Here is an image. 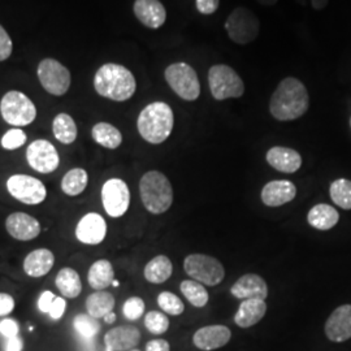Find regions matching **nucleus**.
Masks as SVG:
<instances>
[{
  "label": "nucleus",
  "instance_id": "nucleus-1",
  "mask_svg": "<svg viewBox=\"0 0 351 351\" xmlns=\"http://www.w3.org/2000/svg\"><path fill=\"white\" fill-rule=\"evenodd\" d=\"M310 107L307 88L300 80H282L269 101V112L278 121H291L302 117Z\"/></svg>",
  "mask_w": 351,
  "mask_h": 351
},
{
  "label": "nucleus",
  "instance_id": "nucleus-2",
  "mask_svg": "<svg viewBox=\"0 0 351 351\" xmlns=\"http://www.w3.org/2000/svg\"><path fill=\"white\" fill-rule=\"evenodd\" d=\"M95 91L107 99L125 101L130 99L137 88L133 73L123 65L108 63L101 65L94 77Z\"/></svg>",
  "mask_w": 351,
  "mask_h": 351
},
{
  "label": "nucleus",
  "instance_id": "nucleus-3",
  "mask_svg": "<svg viewBox=\"0 0 351 351\" xmlns=\"http://www.w3.org/2000/svg\"><path fill=\"white\" fill-rule=\"evenodd\" d=\"M175 125L172 108L164 101H154L146 106L137 120L141 137L151 145H160L171 136Z\"/></svg>",
  "mask_w": 351,
  "mask_h": 351
},
{
  "label": "nucleus",
  "instance_id": "nucleus-4",
  "mask_svg": "<svg viewBox=\"0 0 351 351\" xmlns=\"http://www.w3.org/2000/svg\"><path fill=\"white\" fill-rule=\"evenodd\" d=\"M139 195L143 207L152 215L167 213L173 203V189L167 176L150 171L139 181Z\"/></svg>",
  "mask_w": 351,
  "mask_h": 351
},
{
  "label": "nucleus",
  "instance_id": "nucleus-5",
  "mask_svg": "<svg viewBox=\"0 0 351 351\" xmlns=\"http://www.w3.org/2000/svg\"><path fill=\"white\" fill-rule=\"evenodd\" d=\"M208 85L216 101L241 98L245 85L239 73L226 64H216L208 71Z\"/></svg>",
  "mask_w": 351,
  "mask_h": 351
},
{
  "label": "nucleus",
  "instance_id": "nucleus-6",
  "mask_svg": "<svg viewBox=\"0 0 351 351\" xmlns=\"http://www.w3.org/2000/svg\"><path fill=\"white\" fill-rule=\"evenodd\" d=\"M169 88L184 101H197L201 95V84L197 72L186 63L171 64L165 72Z\"/></svg>",
  "mask_w": 351,
  "mask_h": 351
},
{
  "label": "nucleus",
  "instance_id": "nucleus-7",
  "mask_svg": "<svg viewBox=\"0 0 351 351\" xmlns=\"http://www.w3.org/2000/svg\"><path fill=\"white\" fill-rule=\"evenodd\" d=\"M0 113L7 124L26 126L37 117L34 103L21 91H8L0 101Z\"/></svg>",
  "mask_w": 351,
  "mask_h": 351
},
{
  "label": "nucleus",
  "instance_id": "nucleus-8",
  "mask_svg": "<svg viewBox=\"0 0 351 351\" xmlns=\"http://www.w3.org/2000/svg\"><path fill=\"white\" fill-rule=\"evenodd\" d=\"M184 269L193 280L207 287L219 285L226 277V269L221 262L204 254H191L186 256Z\"/></svg>",
  "mask_w": 351,
  "mask_h": 351
},
{
  "label": "nucleus",
  "instance_id": "nucleus-9",
  "mask_svg": "<svg viewBox=\"0 0 351 351\" xmlns=\"http://www.w3.org/2000/svg\"><path fill=\"white\" fill-rule=\"evenodd\" d=\"M226 30L233 42L247 45L259 36L261 23L255 13L245 7H239L229 14L226 21Z\"/></svg>",
  "mask_w": 351,
  "mask_h": 351
},
{
  "label": "nucleus",
  "instance_id": "nucleus-10",
  "mask_svg": "<svg viewBox=\"0 0 351 351\" xmlns=\"http://www.w3.org/2000/svg\"><path fill=\"white\" fill-rule=\"evenodd\" d=\"M7 190L16 201L27 206H37L47 198V189L45 184L33 176H11L7 180Z\"/></svg>",
  "mask_w": 351,
  "mask_h": 351
},
{
  "label": "nucleus",
  "instance_id": "nucleus-11",
  "mask_svg": "<svg viewBox=\"0 0 351 351\" xmlns=\"http://www.w3.org/2000/svg\"><path fill=\"white\" fill-rule=\"evenodd\" d=\"M38 78L43 88L55 97H62L71 86L69 71L55 59H45L39 63Z\"/></svg>",
  "mask_w": 351,
  "mask_h": 351
},
{
  "label": "nucleus",
  "instance_id": "nucleus-12",
  "mask_svg": "<svg viewBox=\"0 0 351 351\" xmlns=\"http://www.w3.org/2000/svg\"><path fill=\"white\" fill-rule=\"evenodd\" d=\"M101 204L111 217L124 216L130 206V190L121 178H110L101 186Z\"/></svg>",
  "mask_w": 351,
  "mask_h": 351
},
{
  "label": "nucleus",
  "instance_id": "nucleus-13",
  "mask_svg": "<svg viewBox=\"0 0 351 351\" xmlns=\"http://www.w3.org/2000/svg\"><path fill=\"white\" fill-rule=\"evenodd\" d=\"M26 160L36 172L49 175L59 168L60 156L51 142L46 139H37L26 149Z\"/></svg>",
  "mask_w": 351,
  "mask_h": 351
},
{
  "label": "nucleus",
  "instance_id": "nucleus-14",
  "mask_svg": "<svg viewBox=\"0 0 351 351\" xmlns=\"http://www.w3.org/2000/svg\"><path fill=\"white\" fill-rule=\"evenodd\" d=\"M75 234V239L84 245H99L107 236V223L99 213H86L80 219Z\"/></svg>",
  "mask_w": 351,
  "mask_h": 351
},
{
  "label": "nucleus",
  "instance_id": "nucleus-15",
  "mask_svg": "<svg viewBox=\"0 0 351 351\" xmlns=\"http://www.w3.org/2000/svg\"><path fill=\"white\" fill-rule=\"evenodd\" d=\"M5 229L12 239L26 242L40 234V223L27 213H13L5 220Z\"/></svg>",
  "mask_w": 351,
  "mask_h": 351
},
{
  "label": "nucleus",
  "instance_id": "nucleus-16",
  "mask_svg": "<svg viewBox=\"0 0 351 351\" xmlns=\"http://www.w3.org/2000/svg\"><path fill=\"white\" fill-rule=\"evenodd\" d=\"M326 337L332 342H345L351 339V304L337 307L326 320Z\"/></svg>",
  "mask_w": 351,
  "mask_h": 351
},
{
  "label": "nucleus",
  "instance_id": "nucleus-17",
  "mask_svg": "<svg viewBox=\"0 0 351 351\" xmlns=\"http://www.w3.org/2000/svg\"><path fill=\"white\" fill-rule=\"evenodd\" d=\"M230 294L237 300H263L268 297V287L264 278L255 275L247 274L239 277L230 288Z\"/></svg>",
  "mask_w": 351,
  "mask_h": 351
},
{
  "label": "nucleus",
  "instance_id": "nucleus-18",
  "mask_svg": "<svg viewBox=\"0 0 351 351\" xmlns=\"http://www.w3.org/2000/svg\"><path fill=\"white\" fill-rule=\"evenodd\" d=\"M232 339V332L226 326H207L198 329L193 336V343L203 351H213L226 346Z\"/></svg>",
  "mask_w": 351,
  "mask_h": 351
},
{
  "label": "nucleus",
  "instance_id": "nucleus-19",
  "mask_svg": "<svg viewBox=\"0 0 351 351\" xmlns=\"http://www.w3.org/2000/svg\"><path fill=\"white\" fill-rule=\"evenodd\" d=\"M297 195L295 185L288 180H276L268 182L263 189L261 198L268 207H280L293 201Z\"/></svg>",
  "mask_w": 351,
  "mask_h": 351
},
{
  "label": "nucleus",
  "instance_id": "nucleus-20",
  "mask_svg": "<svg viewBox=\"0 0 351 351\" xmlns=\"http://www.w3.org/2000/svg\"><path fill=\"white\" fill-rule=\"evenodd\" d=\"M141 341L138 328L133 326H121L112 328L104 336L107 351H126L137 346Z\"/></svg>",
  "mask_w": 351,
  "mask_h": 351
},
{
  "label": "nucleus",
  "instance_id": "nucleus-21",
  "mask_svg": "<svg viewBox=\"0 0 351 351\" xmlns=\"http://www.w3.org/2000/svg\"><path fill=\"white\" fill-rule=\"evenodd\" d=\"M134 14L149 29H159L167 20V11L159 0H136Z\"/></svg>",
  "mask_w": 351,
  "mask_h": 351
},
{
  "label": "nucleus",
  "instance_id": "nucleus-22",
  "mask_svg": "<svg viewBox=\"0 0 351 351\" xmlns=\"http://www.w3.org/2000/svg\"><path fill=\"white\" fill-rule=\"evenodd\" d=\"M265 159L272 168L282 173H295L302 167L300 152L282 146H275L269 149L265 155Z\"/></svg>",
  "mask_w": 351,
  "mask_h": 351
},
{
  "label": "nucleus",
  "instance_id": "nucleus-23",
  "mask_svg": "<svg viewBox=\"0 0 351 351\" xmlns=\"http://www.w3.org/2000/svg\"><path fill=\"white\" fill-rule=\"evenodd\" d=\"M55 264V255L49 249H37L29 252L24 261V272L27 276L39 278L51 272Z\"/></svg>",
  "mask_w": 351,
  "mask_h": 351
},
{
  "label": "nucleus",
  "instance_id": "nucleus-24",
  "mask_svg": "<svg viewBox=\"0 0 351 351\" xmlns=\"http://www.w3.org/2000/svg\"><path fill=\"white\" fill-rule=\"evenodd\" d=\"M267 313V303L263 300H245L241 302L234 315V323L241 328H250L258 324Z\"/></svg>",
  "mask_w": 351,
  "mask_h": 351
},
{
  "label": "nucleus",
  "instance_id": "nucleus-25",
  "mask_svg": "<svg viewBox=\"0 0 351 351\" xmlns=\"http://www.w3.org/2000/svg\"><path fill=\"white\" fill-rule=\"evenodd\" d=\"M339 220V211L326 203L316 204L307 215L308 224L317 230H329L337 226Z\"/></svg>",
  "mask_w": 351,
  "mask_h": 351
},
{
  "label": "nucleus",
  "instance_id": "nucleus-26",
  "mask_svg": "<svg viewBox=\"0 0 351 351\" xmlns=\"http://www.w3.org/2000/svg\"><path fill=\"white\" fill-rule=\"evenodd\" d=\"M114 281L112 264L107 259H99L90 267L88 272V285L94 290H106Z\"/></svg>",
  "mask_w": 351,
  "mask_h": 351
},
{
  "label": "nucleus",
  "instance_id": "nucleus-27",
  "mask_svg": "<svg viewBox=\"0 0 351 351\" xmlns=\"http://www.w3.org/2000/svg\"><path fill=\"white\" fill-rule=\"evenodd\" d=\"M172 272L173 265L171 259L165 255H158L146 264L143 269V276L151 284H163L172 276Z\"/></svg>",
  "mask_w": 351,
  "mask_h": 351
},
{
  "label": "nucleus",
  "instance_id": "nucleus-28",
  "mask_svg": "<svg viewBox=\"0 0 351 351\" xmlns=\"http://www.w3.org/2000/svg\"><path fill=\"white\" fill-rule=\"evenodd\" d=\"M55 284L65 298H77L82 291L81 277L75 269L69 267H65L59 271L55 278Z\"/></svg>",
  "mask_w": 351,
  "mask_h": 351
},
{
  "label": "nucleus",
  "instance_id": "nucleus-29",
  "mask_svg": "<svg viewBox=\"0 0 351 351\" xmlns=\"http://www.w3.org/2000/svg\"><path fill=\"white\" fill-rule=\"evenodd\" d=\"M91 137L101 147L114 150L123 143L121 132L108 123H98L91 129Z\"/></svg>",
  "mask_w": 351,
  "mask_h": 351
},
{
  "label": "nucleus",
  "instance_id": "nucleus-30",
  "mask_svg": "<svg viewBox=\"0 0 351 351\" xmlns=\"http://www.w3.org/2000/svg\"><path fill=\"white\" fill-rule=\"evenodd\" d=\"M114 307V297L106 290H99L90 294L86 300V311L90 316L95 319L104 317L112 313Z\"/></svg>",
  "mask_w": 351,
  "mask_h": 351
},
{
  "label": "nucleus",
  "instance_id": "nucleus-31",
  "mask_svg": "<svg viewBox=\"0 0 351 351\" xmlns=\"http://www.w3.org/2000/svg\"><path fill=\"white\" fill-rule=\"evenodd\" d=\"M88 175L84 168H73L68 171L62 180V191L68 197H77L88 188Z\"/></svg>",
  "mask_w": 351,
  "mask_h": 351
},
{
  "label": "nucleus",
  "instance_id": "nucleus-32",
  "mask_svg": "<svg viewBox=\"0 0 351 351\" xmlns=\"http://www.w3.org/2000/svg\"><path fill=\"white\" fill-rule=\"evenodd\" d=\"M52 132L55 138L63 145H72L77 139V125L68 113H59L53 119Z\"/></svg>",
  "mask_w": 351,
  "mask_h": 351
},
{
  "label": "nucleus",
  "instance_id": "nucleus-33",
  "mask_svg": "<svg viewBox=\"0 0 351 351\" xmlns=\"http://www.w3.org/2000/svg\"><path fill=\"white\" fill-rule=\"evenodd\" d=\"M181 293L194 307L202 308L208 303V293L204 288V285L195 281V280H185L180 285Z\"/></svg>",
  "mask_w": 351,
  "mask_h": 351
},
{
  "label": "nucleus",
  "instance_id": "nucleus-34",
  "mask_svg": "<svg viewBox=\"0 0 351 351\" xmlns=\"http://www.w3.org/2000/svg\"><path fill=\"white\" fill-rule=\"evenodd\" d=\"M329 194L332 201L343 210H351V181L339 178L330 184Z\"/></svg>",
  "mask_w": 351,
  "mask_h": 351
},
{
  "label": "nucleus",
  "instance_id": "nucleus-35",
  "mask_svg": "<svg viewBox=\"0 0 351 351\" xmlns=\"http://www.w3.org/2000/svg\"><path fill=\"white\" fill-rule=\"evenodd\" d=\"M73 326H75V332L86 341H91L101 330V324H99L98 319H95L88 314L77 315L73 320Z\"/></svg>",
  "mask_w": 351,
  "mask_h": 351
},
{
  "label": "nucleus",
  "instance_id": "nucleus-36",
  "mask_svg": "<svg viewBox=\"0 0 351 351\" xmlns=\"http://www.w3.org/2000/svg\"><path fill=\"white\" fill-rule=\"evenodd\" d=\"M158 304L165 314L178 316L185 311V304L171 291H162L158 295Z\"/></svg>",
  "mask_w": 351,
  "mask_h": 351
},
{
  "label": "nucleus",
  "instance_id": "nucleus-37",
  "mask_svg": "<svg viewBox=\"0 0 351 351\" xmlns=\"http://www.w3.org/2000/svg\"><path fill=\"white\" fill-rule=\"evenodd\" d=\"M145 326L152 335H163L169 328V319L159 311H150L145 316Z\"/></svg>",
  "mask_w": 351,
  "mask_h": 351
},
{
  "label": "nucleus",
  "instance_id": "nucleus-38",
  "mask_svg": "<svg viewBox=\"0 0 351 351\" xmlns=\"http://www.w3.org/2000/svg\"><path fill=\"white\" fill-rule=\"evenodd\" d=\"M25 132L20 128H13L10 129L1 138V147L4 150L12 151L17 150L23 147L26 143Z\"/></svg>",
  "mask_w": 351,
  "mask_h": 351
},
{
  "label": "nucleus",
  "instance_id": "nucleus-39",
  "mask_svg": "<svg viewBox=\"0 0 351 351\" xmlns=\"http://www.w3.org/2000/svg\"><path fill=\"white\" fill-rule=\"evenodd\" d=\"M145 302L139 297H130L129 300H126L124 306H123V314L128 320L134 322L138 320L139 317H142V315L145 314Z\"/></svg>",
  "mask_w": 351,
  "mask_h": 351
},
{
  "label": "nucleus",
  "instance_id": "nucleus-40",
  "mask_svg": "<svg viewBox=\"0 0 351 351\" xmlns=\"http://www.w3.org/2000/svg\"><path fill=\"white\" fill-rule=\"evenodd\" d=\"M12 53V40L5 32V29L0 25V62L7 60Z\"/></svg>",
  "mask_w": 351,
  "mask_h": 351
},
{
  "label": "nucleus",
  "instance_id": "nucleus-41",
  "mask_svg": "<svg viewBox=\"0 0 351 351\" xmlns=\"http://www.w3.org/2000/svg\"><path fill=\"white\" fill-rule=\"evenodd\" d=\"M0 335L5 339L19 336V324L13 319H4L0 322Z\"/></svg>",
  "mask_w": 351,
  "mask_h": 351
},
{
  "label": "nucleus",
  "instance_id": "nucleus-42",
  "mask_svg": "<svg viewBox=\"0 0 351 351\" xmlns=\"http://www.w3.org/2000/svg\"><path fill=\"white\" fill-rule=\"evenodd\" d=\"M56 295L52 293V291H43L38 300V308L45 313V314H49L50 313L51 307H52V303L55 301Z\"/></svg>",
  "mask_w": 351,
  "mask_h": 351
},
{
  "label": "nucleus",
  "instance_id": "nucleus-43",
  "mask_svg": "<svg viewBox=\"0 0 351 351\" xmlns=\"http://www.w3.org/2000/svg\"><path fill=\"white\" fill-rule=\"evenodd\" d=\"M65 308H66V302L62 297H56L55 301L52 303V307H51L50 313L49 315L51 316V319L53 320H59L63 317L64 313H65Z\"/></svg>",
  "mask_w": 351,
  "mask_h": 351
},
{
  "label": "nucleus",
  "instance_id": "nucleus-44",
  "mask_svg": "<svg viewBox=\"0 0 351 351\" xmlns=\"http://www.w3.org/2000/svg\"><path fill=\"white\" fill-rule=\"evenodd\" d=\"M220 0H197V10L202 14H213L217 11Z\"/></svg>",
  "mask_w": 351,
  "mask_h": 351
},
{
  "label": "nucleus",
  "instance_id": "nucleus-45",
  "mask_svg": "<svg viewBox=\"0 0 351 351\" xmlns=\"http://www.w3.org/2000/svg\"><path fill=\"white\" fill-rule=\"evenodd\" d=\"M14 308V300L7 293H0V316L11 314Z\"/></svg>",
  "mask_w": 351,
  "mask_h": 351
},
{
  "label": "nucleus",
  "instance_id": "nucleus-46",
  "mask_svg": "<svg viewBox=\"0 0 351 351\" xmlns=\"http://www.w3.org/2000/svg\"><path fill=\"white\" fill-rule=\"evenodd\" d=\"M146 351H171V346H169V342L165 339H152L150 342H147Z\"/></svg>",
  "mask_w": 351,
  "mask_h": 351
},
{
  "label": "nucleus",
  "instance_id": "nucleus-47",
  "mask_svg": "<svg viewBox=\"0 0 351 351\" xmlns=\"http://www.w3.org/2000/svg\"><path fill=\"white\" fill-rule=\"evenodd\" d=\"M7 351H23V341L17 336V337H12V339H8L7 342Z\"/></svg>",
  "mask_w": 351,
  "mask_h": 351
},
{
  "label": "nucleus",
  "instance_id": "nucleus-48",
  "mask_svg": "<svg viewBox=\"0 0 351 351\" xmlns=\"http://www.w3.org/2000/svg\"><path fill=\"white\" fill-rule=\"evenodd\" d=\"M328 1L329 0H311V4L314 7V10L316 11H320V10H324L326 5H328Z\"/></svg>",
  "mask_w": 351,
  "mask_h": 351
},
{
  "label": "nucleus",
  "instance_id": "nucleus-49",
  "mask_svg": "<svg viewBox=\"0 0 351 351\" xmlns=\"http://www.w3.org/2000/svg\"><path fill=\"white\" fill-rule=\"evenodd\" d=\"M103 319H104V322H106L107 324H113V323L116 322V314L112 311V313L106 315Z\"/></svg>",
  "mask_w": 351,
  "mask_h": 351
},
{
  "label": "nucleus",
  "instance_id": "nucleus-50",
  "mask_svg": "<svg viewBox=\"0 0 351 351\" xmlns=\"http://www.w3.org/2000/svg\"><path fill=\"white\" fill-rule=\"evenodd\" d=\"M259 4L262 5H267V7H271V5H275L278 0H256Z\"/></svg>",
  "mask_w": 351,
  "mask_h": 351
},
{
  "label": "nucleus",
  "instance_id": "nucleus-51",
  "mask_svg": "<svg viewBox=\"0 0 351 351\" xmlns=\"http://www.w3.org/2000/svg\"><path fill=\"white\" fill-rule=\"evenodd\" d=\"M112 285H113V287H116V288H117V287H119V285H120V282H119V281H117V280H114V281H113V282H112Z\"/></svg>",
  "mask_w": 351,
  "mask_h": 351
},
{
  "label": "nucleus",
  "instance_id": "nucleus-52",
  "mask_svg": "<svg viewBox=\"0 0 351 351\" xmlns=\"http://www.w3.org/2000/svg\"><path fill=\"white\" fill-rule=\"evenodd\" d=\"M132 351H139V350H132Z\"/></svg>",
  "mask_w": 351,
  "mask_h": 351
},
{
  "label": "nucleus",
  "instance_id": "nucleus-53",
  "mask_svg": "<svg viewBox=\"0 0 351 351\" xmlns=\"http://www.w3.org/2000/svg\"><path fill=\"white\" fill-rule=\"evenodd\" d=\"M350 125H351V119H350Z\"/></svg>",
  "mask_w": 351,
  "mask_h": 351
}]
</instances>
